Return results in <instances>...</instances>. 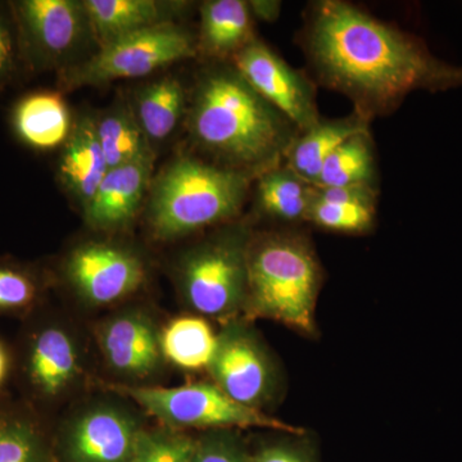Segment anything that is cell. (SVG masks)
Listing matches in <instances>:
<instances>
[{"label": "cell", "mask_w": 462, "mask_h": 462, "mask_svg": "<svg viewBox=\"0 0 462 462\" xmlns=\"http://www.w3.org/2000/svg\"><path fill=\"white\" fill-rule=\"evenodd\" d=\"M303 42L320 83L348 97L369 121L393 111L412 91L462 87V66L342 0L316 3Z\"/></svg>", "instance_id": "1"}, {"label": "cell", "mask_w": 462, "mask_h": 462, "mask_svg": "<svg viewBox=\"0 0 462 462\" xmlns=\"http://www.w3.org/2000/svg\"><path fill=\"white\" fill-rule=\"evenodd\" d=\"M188 126L191 139L216 165L257 179L282 165L298 129L231 67L199 79Z\"/></svg>", "instance_id": "2"}, {"label": "cell", "mask_w": 462, "mask_h": 462, "mask_svg": "<svg viewBox=\"0 0 462 462\" xmlns=\"http://www.w3.org/2000/svg\"><path fill=\"white\" fill-rule=\"evenodd\" d=\"M322 281L320 261L305 234L287 229L252 236L243 310L245 320L279 322L300 336L315 338Z\"/></svg>", "instance_id": "3"}, {"label": "cell", "mask_w": 462, "mask_h": 462, "mask_svg": "<svg viewBox=\"0 0 462 462\" xmlns=\"http://www.w3.org/2000/svg\"><path fill=\"white\" fill-rule=\"evenodd\" d=\"M252 179L191 157H179L157 176L149 193L152 233L169 240L238 216Z\"/></svg>", "instance_id": "4"}, {"label": "cell", "mask_w": 462, "mask_h": 462, "mask_svg": "<svg viewBox=\"0 0 462 462\" xmlns=\"http://www.w3.org/2000/svg\"><path fill=\"white\" fill-rule=\"evenodd\" d=\"M251 238L247 227L233 226L191 249L182 260V294L202 318L226 324L245 310Z\"/></svg>", "instance_id": "5"}, {"label": "cell", "mask_w": 462, "mask_h": 462, "mask_svg": "<svg viewBox=\"0 0 462 462\" xmlns=\"http://www.w3.org/2000/svg\"><path fill=\"white\" fill-rule=\"evenodd\" d=\"M111 387L133 398L167 427L208 431L263 428L279 433L306 434L303 428L236 402L214 382H194L171 388Z\"/></svg>", "instance_id": "6"}, {"label": "cell", "mask_w": 462, "mask_h": 462, "mask_svg": "<svg viewBox=\"0 0 462 462\" xmlns=\"http://www.w3.org/2000/svg\"><path fill=\"white\" fill-rule=\"evenodd\" d=\"M197 56L193 36L175 23H166L103 45L89 60L63 71L60 81L65 88L98 87L143 78Z\"/></svg>", "instance_id": "7"}, {"label": "cell", "mask_w": 462, "mask_h": 462, "mask_svg": "<svg viewBox=\"0 0 462 462\" xmlns=\"http://www.w3.org/2000/svg\"><path fill=\"white\" fill-rule=\"evenodd\" d=\"M207 370L227 396L251 409L263 411L281 393L282 378L275 358L245 319L224 324Z\"/></svg>", "instance_id": "8"}, {"label": "cell", "mask_w": 462, "mask_h": 462, "mask_svg": "<svg viewBox=\"0 0 462 462\" xmlns=\"http://www.w3.org/2000/svg\"><path fill=\"white\" fill-rule=\"evenodd\" d=\"M11 8L21 60L33 69L57 65L90 32L83 2L21 0Z\"/></svg>", "instance_id": "9"}, {"label": "cell", "mask_w": 462, "mask_h": 462, "mask_svg": "<svg viewBox=\"0 0 462 462\" xmlns=\"http://www.w3.org/2000/svg\"><path fill=\"white\" fill-rule=\"evenodd\" d=\"M233 67L258 96L302 133L320 121L311 81L256 38L233 57Z\"/></svg>", "instance_id": "10"}, {"label": "cell", "mask_w": 462, "mask_h": 462, "mask_svg": "<svg viewBox=\"0 0 462 462\" xmlns=\"http://www.w3.org/2000/svg\"><path fill=\"white\" fill-rule=\"evenodd\" d=\"M65 272L78 293L96 306L130 296L145 278L144 263L138 254L105 242H90L76 248L67 258Z\"/></svg>", "instance_id": "11"}, {"label": "cell", "mask_w": 462, "mask_h": 462, "mask_svg": "<svg viewBox=\"0 0 462 462\" xmlns=\"http://www.w3.org/2000/svg\"><path fill=\"white\" fill-rule=\"evenodd\" d=\"M139 430L127 413L111 407L85 412L67 434L74 462H129Z\"/></svg>", "instance_id": "12"}, {"label": "cell", "mask_w": 462, "mask_h": 462, "mask_svg": "<svg viewBox=\"0 0 462 462\" xmlns=\"http://www.w3.org/2000/svg\"><path fill=\"white\" fill-rule=\"evenodd\" d=\"M78 352L67 331L42 325L30 334L23 355L27 387L42 400L62 393L78 374Z\"/></svg>", "instance_id": "13"}, {"label": "cell", "mask_w": 462, "mask_h": 462, "mask_svg": "<svg viewBox=\"0 0 462 462\" xmlns=\"http://www.w3.org/2000/svg\"><path fill=\"white\" fill-rule=\"evenodd\" d=\"M154 158L108 170L93 199L84 209L85 220L94 229L115 230L130 223L151 188Z\"/></svg>", "instance_id": "14"}, {"label": "cell", "mask_w": 462, "mask_h": 462, "mask_svg": "<svg viewBox=\"0 0 462 462\" xmlns=\"http://www.w3.org/2000/svg\"><path fill=\"white\" fill-rule=\"evenodd\" d=\"M100 346L116 372L138 378L153 373L162 357L156 328L136 312L109 320L100 333Z\"/></svg>", "instance_id": "15"}, {"label": "cell", "mask_w": 462, "mask_h": 462, "mask_svg": "<svg viewBox=\"0 0 462 462\" xmlns=\"http://www.w3.org/2000/svg\"><path fill=\"white\" fill-rule=\"evenodd\" d=\"M11 123L20 142L42 152L63 147L75 125L62 94L51 90L23 96L12 109Z\"/></svg>", "instance_id": "16"}, {"label": "cell", "mask_w": 462, "mask_h": 462, "mask_svg": "<svg viewBox=\"0 0 462 462\" xmlns=\"http://www.w3.org/2000/svg\"><path fill=\"white\" fill-rule=\"evenodd\" d=\"M90 32L99 48L109 42L166 23L184 3L156 0H84Z\"/></svg>", "instance_id": "17"}, {"label": "cell", "mask_w": 462, "mask_h": 462, "mask_svg": "<svg viewBox=\"0 0 462 462\" xmlns=\"http://www.w3.org/2000/svg\"><path fill=\"white\" fill-rule=\"evenodd\" d=\"M107 172V162L97 136L96 121L91 117L79 118L63 144L58 162L60 184L85 209Z\"/></svg>", "instance_id": "18"}, {"label": "cell", "mask_w": 462, "mask_h": 462, "mask_svg": "<svg viewBox=\"0 0 462 462\" xmlns=\"http://www.w3.org/2000/svg\"><path fill=\"white\" fill-rule=\"evenodd\" d=\"M369 132V120L358 112L337 120H322L300 133L288 149L287 166L315 185L322 166L334 151L357 134Z\"/></svg>", "instance_id": "19"}, {"label": "cell", "mask_w": 462, "mask_h": 462, "mask_svg": "<svg viewBox=\"0 0 462 462\" xmlns=\"http://www.w3.org/2000/svg\"><path fill=\"white\" fill-rule=\"evenodd\" d=\"M254 39L248 2L211 0L200 8L199 53L233 60Z\"/></svg>", "instance_id": "20"}, {"label": "cell", "mask_w": 462, "mask_h": 462, "mask_svg": "<svg viewBox=\"0 0 462 462\" xmlns=\"http://www.w3.org/2000/svg\"><path fill=\"white\" fill-rule=\"evenodd\" d=\"M256 202L261 214L284 224L307 221L314 199V185L303 180L287 165L258 176Z\"/></svg>", "instance_id": "21"}, {"label": "cell", "mask_w": 462, "mask_h": 462, "mask_svg": "<svg viewBox=\"0 0 462 462\" xmlns=\"http://www.w3.org/2000/svg\"><path fill=\"white\" fill-rule=\"evenodd\" d=\"M185 108V90L175 76H165L143 87L136 94L133 112L149 143L171 135Z\"/></svg>", "instance_id": "22"}, {"label": "cell", "mask_w": 462, "mask_h": 462, "mask_svg": "<svg viewBox=\"0 0 462 462\" xmlns=\"http://www.w3.org/2000/svg\"><path fill=\"white\" fill-rule=\"evenodd\" d=\"M218 333L202 316L173 319L160 334L163 357L180 369H208L217 348Z\"/></svg>", "instance_id": "23"}, {"label": "cell", "mask_w": 462, "mask_h": 462, "mask_svg": "<svg viewBox=\"0 0 462 462\" xmlns=\"http://www.w3.org/2000/svg\"><path fill=\"white\" fill-rule=\"evenodd\" d=\"M94 121L108 170L145 158H154L152 144L143 133L132 108L117 106L103 112Z\"/></svg>", "instance_id": "24"}, {"label": "cell", "mask_w": 462, "mask_h": 462, "mask_svg": "<svg viewBox=\"0 0 462 462\" xmlns=\"http://www.w3.org/2000/svg\"><path fill=\"white\" fill-rule=\"evenodd\" d=\"M376 162L370 132L357 134L339 145L322 166L315 187H375Z\"/></svg>", "instance_id": "25"}, {"label": "cell", "mask_w": 462, "mask_h": 462, "mask_svg": "<svg viewBox=\"0 0 462 462\" xmlns=\"http://www.w3.org/2000/svg\"><path fill=\"white\" fill-rule=\"evenodd\" d=\"M0 462H47L44 436L32 413L0 409Z\"/></svg>", "instance_id": "26"}, {"label": "cell", "mask_w": 462, "mask_h": 462, "mask_svg": "<svg viewBox=\"0 0 462 462\" xmlns=\"http://www.w3.org/2000/svg\"><path fill=\"white\" fill-rule=\"evenodd\" d=\"M307 223L333 233L364 234L373 229L375 208L349 203L327 202L316 199L314 194L307 215Z\"/></svg>", "instance_id": "27"}, {"label": "cell", "mask_w": 462, "mask_h": 462, "mask_svg": "<svg viewBox=\"0 0 462 462\" xmlns=\"http://www.w3.org/2000/svg\"><path fill=\"white\" fill-rule=\"evenodd\" d=\"M196 439L171 431L139 430L129 462H191Z\"/></svg>", "instance_id": "28"}, {"label": "cell", "mask_w": 462, "mask_h": 462, "mask_svg": "<svg viewBox=\"0 0 462 462\" xmlns=\"http://www.w3.org/2000/svg\"><path fill=\"white\" fill-rule=\"evenodd\" d=\"M41 285L30 270L0 263V314L29 311L38 302Z\"/></svg>", "instance_id": "29"}, {"label": "cell", "mask_w": 462, "mask_h": 462, "mask_svg": "<svg viewBox=\"0 0 462 462\" xmlns=\"http://www.w3.org/2000/svg\"><path fill=\"white\" fill-rule=\"evenodd\" d=\"M191 462H251V456L234 431L214 430L196 439Z\"/></svg>", "instance_id": "30"}, {"label": "cell", "mask_w": 462, "mask_h": 462, "mask_svg": "<svg viewBox=\"0 0 462 462\" xmlns=\"http://www.w3.org/2000/svg\"><path fill=\"white\" fill-rule=\"evenodd\" d=\"M251 462H316L305 434H285V438L264 445L251 455Z\"/></svg>", "instance_id": "31"}, {"label": "cell", "mask_w": 462, "mask_h": 462, "mask_svg": "<svg viewBox=\"0 0 462 462\" xmlns=\"http://www.w3.org/2000/svg\"><path fill=\"white\" fill-rule=\"evenodd\" d=\"M21 58L16 26L0 12V88L14 78Z\"/></svg>", "instance_id": "32"}, {"label": "cell", "mask_w": 462, "mask_h": 462, "mask_svg": "<svg viewBox=\"0 0 462 462\" xmlns=\"http://www.w3.org/2000/svg\"><path fill=\"white\" fill-rule=\"evenodd\" d=\"M316 199L327 202L349 203L375 208L378 200V189L372 185H348V187H315Z\"/></svg>", "instance_id": "33"}, {"label": "cell", "mask_w": 462, "mask_h": 462, "mask_svg": "<svg viewBox=\"0 0 462 462\" xmlns=\"http://www.w3.org/2000/svg\"><path fill=\"white\" fill-rule=\"evenodd\" d=\"M252 16H256L263 21H273L279 17L281 12V2H248Z\"/></svg>", "instance_id": "34"}, {"label": "cell", "mask_w": 462, "mask_h": 462, "mask_svg": "<svg viewBox=\"0 0 462 462\" xmlns=\"http://www.w3.org/2000/svg\"><path fill=\"white\" fill-rule=\"evenodd\" d=\"M12 369H14V361H12L11 352H9L8 346L0 340V392L7 385Z\"/></svg>", "instance_id": "35"}]
</instances>
